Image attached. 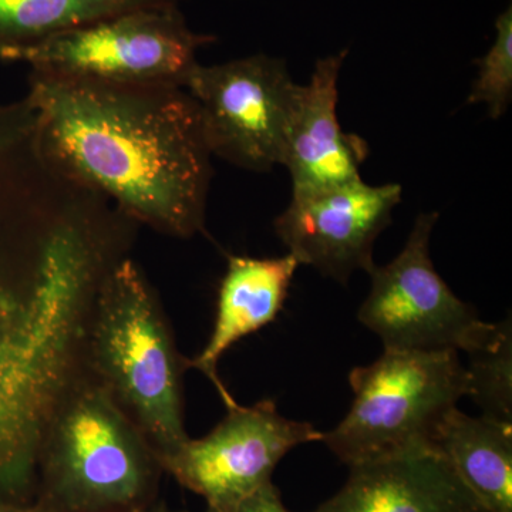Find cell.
<instances>
[{"mask_svg": "<svg viewBox=\"0 0 512 512\" xmlns=\"http://www.w3.org/2000/svg\"><path fill=\"white\" fill-rule=\"evenodd\" d=\"M178 0H0V57L94 20Z\"/></svg>", "mask_w": 512, "mask_h": 512, "instance_id": "15", "label": "cell"}, {"mask_svg": "<svg viewBox=\"0 0 512 512\" xmlns=\"http://www.w3.org/2000/svg\"><path fill=\"white\" fill-rule=\"evenodd\" d=\"M40 150L134 224L204 231L212 154L197 103L177 84H111L30 73Z\"/></svg>", "mask_w": 512, "mask_h": 512, "instance_id": "1", "label": "cell"}, {"mask_svg": "<svg viewBox=\"0 0 512 512\" xmlns=\"http://www.w3.org/2000/svg\"><path fill=\"white\" fill-rule=\"evenodd\" d=\"M201 439H188L160 458L164 473L204 498L208 508L227 507L271 483L276 466L301 444L322 441L311 423L286 419L274 402L227 407Z\"/></svg>", "mask_w": 512, "mask_h": 512, "instance_id": "9", "label": "cell"}, {"mask_svg": "<svg viewBox=\"0 0 512 512\" xmlns=\"http://www.w3.org/2000/svg\"><path fill=\"white\" fill-rule=\"evenodd\" d=\"M9 146L0 124V157ZM109 271L89 239L0 214V497L35 500L43 437L87 372L94 305Z\"/></svg>", "mask_w": 512, "mask_h": 512, "instance_id": "2", "label": "cell"}, {"mask_svg": "<svg viewBox=\"0 0 512 512\" xmlns=\"http://www.w3.org/2000/svg\"><path fill=\"white\" fill-rule=\"evenodd\" d=\"M207 512H291L285 507L281 493L275 484L268 483L256 490L254 494L242 498L238 503L227 507L208 508Z\"/></svg>", "mask_w": 512, "mask_h": 512, "instance_id": "18", "label": "cell"}, {"mask_svg": "<svg viewBox=\"0 0 512 512\" xmlns=\"http://www.w3.org/2000/svg\"><path fill=\"white\" fill-rule=\"evenodd\" d=\"M478 76L468 104H487L491 119L507 113L512 97V9L508 6L495 19V39L488 52L477 60Z\"/></svg>", "mask_w": 512, "mask_h": 512, "instance_id": "17", "label": "cell"}, {"mask_svg": "<svg viewBox=\"0 0 512 512\" xmlns=\"http://www.w3.org/2000/svg\"><path fill=\"white\" fill-rule=\"evenodd\" d=\"M466 355L467 396L478 404L481 416L512 424L511 319L491 323L485 338Z\"/></svg>", "mask_w": 512, "mask_h": 512, "instance_id": "16", "label": "cell"}, {"mask_svg": "<svg viewBox=\"0 0 512 512\" xmlns=\"http://www.w3.org/2000/svg\"><path fill=\"white\" fill-rule=\"evenodd\" d=\"M349 382L352 407L322 439L348 467L434 447L441 423L468 393L456 350H384L372 365L353 369Z\"/></svg>", "mask_w": 512, "mask_h": 512, "instance_id": "5", "label": "cell"}, {"mask_svg": "<svg viewBox=\"0 0 512 512\" xmlns=\"http://www.w3.org/2000/svg\"><path fill=\"white\" fill-rule=\"evenodd\" d=\"M483 512H488V511H483Z\"/></svg>", "mask_w": 512, "mask_h": 512, "instance_id": "21", "label": "cell"}, {"mask_svg": "<svg viewBox=\"0 0 512 512\" xmlns=\"http://www.w3.org/2000/svg\"><path fill=\"white\" fill-rule=\"evenodd\" d=\"M434 447L488 512H512V424L454 409Z\"/></svg>", "mask_w": 512, "mask_h": 512, "instance_id": "14", "label": "cell"}, {"mask_svg": "<svg viewBox=\"0 0 512 512\" xmlns=\"http://www.w3.org/2000/svg\"><path fill=\"white\" fill-rule=\"evenodd\" d=\"M437 220V212L420 214L402 252L369 272L372 286L357 319L379 336L384 350L466 353L491 328L434 269L430 238Z\"/></svg>", "mask_w": 512, "mask_h": 512, "instance_id": "7", "label": "cell"}, {"mask_svg": "<svg viewBox=\"0 0 512 512\" xmlns=\"http://www.w3.org/2000/svg\"><path fill=\"white\" fill-rule=\"evenodd\" d=\"M212 42L215 37L194 32L175 5L106 16L0 59L57 79L184 86L198 50Z\"/></svg>", "mask_w": 512, "mask_h": 512, "instance_id": "6", "label": "cell"}, {"mask_svg": "<svg viewBox=\"0 0 512 512\" xmlns=\"http://www.w3.org/2000/svg\"><path fill=\"white\" fill-rule=\"evenodd\" d=\"M402 201L397 184L365 181L292 194L288 208L275 220V231L299 265L345 285L356 271L375 268L373 248L377 237L392 222Z\"/></svg>", "mask_w": 512, "mask_h": 512, "instance_id": "10", "label": "cell"}, {"mask_svg": "<svg viewBox=\"0 0 512 512\" xmlns=\"http://www.w3.org/2000/svg\"><path fill=\"white\" fill-rule=\"evenodd\" d=\"M348 49L323 57L311 80L296 87L282 165L289 171L292 194L338 187L360 180L367 144L342 130L338 120L339 74Z\"/></svg>", "mask_w": 512, "mask_h": 512, "instance_id": "11", "label": "cell"}, {"mask_svg": "<svg viewBox=\"0 0 512 512\" xmlns=\"http://www.w3.org/2000/svg\"><path fill=\"white\" fill-rule=\"evenodd\" d=\"M345 485L312 512H483L436 447L349 467Z\"/></svg>", "mask_w": 512, "mask_h": 512, "instance_id": "12", "label": "cell"}, {"mask_svg": "<svg viewBox=\"0 0 512 512\" xmlns=\"http://www.w3.org/2000/svg\"><path fill=\"white\" fill-rule=\"evenodd\" d=\"M0 512H50L42 504L33 501L13 500L0 497Z\"/></svg>", "mask_w": 512, "mask_h": 512, "instance_id": "19", "label": "cell"}, {"mask_svg": "<svg viewBox=\"0 0 512 512\" xmlns=\"http://www.w3.org/2000/svg\"><path fill=\"white\" fill-rule=\"evenodd\" d=\"M137 512H185V511H175L171 510L170 507H168L167 504L163 503V501L158 500L153 505H150V507L146 508V510H141Z\"/></svg>", "mask_w": 512, "mask_h": 512, "instance_id": "20", "label": "cell"}, {"mask_svg": "<svg viewBox=\"0 0 512 512\" xmlns=\"http://www.w3.org/2000/svg\"><path fill=\"white\" fill-rule=\"evenodd\" d=\"M160 457L90 375L57 407L37 461V503L50 512H137L160 500Z\"/></svg>", "mask_w": 512, "mask_h": 512, "instance_id": "4", "label": "cell"}, {"mask_svg": "<svg viewBox=\"0 0 512 512\" xmlns=\"http://www.w3.org/2000/svg\"><path fill=\"white\" fill-rule=\"evenodd\" d=\"M296 87L284 60L266 55L197 63L184 83L212 157L258 173L282 165Z\"/></svg>", "mask_w": 512, "mask_h": 512, "instance_id": "8", "label": "cell"}, {"mask_svg": "<svg viewBox=\"0 0 512 512\" xmlns=\"http://www.w3.org/2000/svg\"><path fill=\"white\" fill-rule=\"evenodd\" d=\"M187 367L153 286L130 256L121 259L97 293L87 369L160 458L190 439L183 404Z\"/></svg>", "mask_w": 512, "mask_h": 512, "instance_id": "3", "label": "cell"}, {"mask_svg": "<svg viewBox=\"0 0 512 512\" xmlns=\"http://www.w3.org/2000/svg\"><path fill=\"white\" fill-rule=\"evenodd\" d=\"M299 262L286 254L279 258L232 255L218 292L214 329L200 355L188 367L200 370L214 384L225 406L237 404L218 375V363L239 340L274 322L284 308Z\"/></svg>", "mask_w": 512, "mask_h": 512, "instance_id": "13", "label": "cell"}]
</instances>
